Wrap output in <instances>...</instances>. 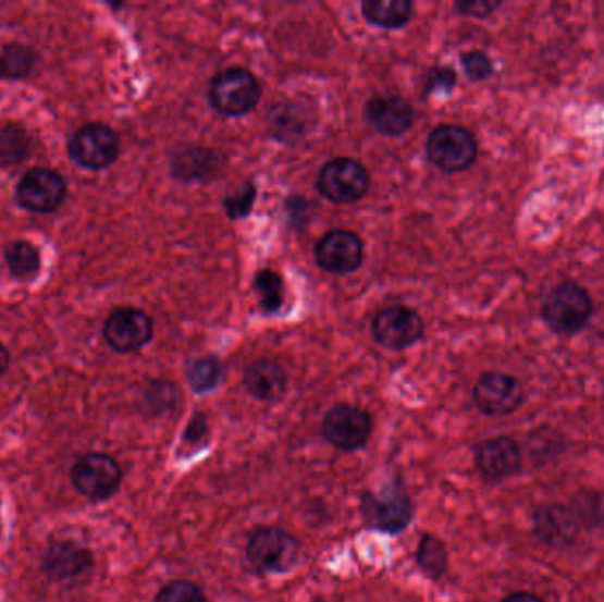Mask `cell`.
Instances as JSON below:
<instances>
[{
	"label": "cell",
	"mask_w": 604,
	"mask_h": 602,
	"mask_svg": "<svg viewBox=\"0 0 604 602\" xmlns=\"http://www.w3.org/2000/svg\"><path fill=\"white\" fill-rule=\"evenodd\" d=\"M225 374V368L215 357H201L192 363L188 368V382L193 391L209 393L220 385Z\"/></svg>",
	"instance_id": "484cf974"
},
{
	"label": "cell",
	"mask_w": 604,
	"mask_h": 602,
	"mask_svg": "<svg viewBox=\"0 0 604 602\" xmlns=\"http://www.w3.org/2000/svg\"><path fill=\"white\" fill-rule=\"evenodd\" d=\"M417 564L430 578L439 579L444 576L447 570V551H445L444 542L430 533L422 536L419 548H417Z\"/></svg>",
	"instance_id": "603a6c76"
},
{
	"label": "cell",
	"mask_w": 604,
	"mask_h": 602,
	"mask_svg": "<svg viewBox=\"0 0 604 602\" xmlns=\"http://www.w3.org/2000/svg\"><path fill=\"white\" fill-rule=\"evenodd\" d=\"M66 192V183L59 173L48 169H34L20 181L16 198L20 206L33 212H52L64 201Z\"/></svg>",
	"instance_id": "4fadbf2b"
},
{
	"label": "cell",
	"mask_w": 604,
	"mask_h": 602,
	"mask_svg": "<svg viewBox=\"0 0 604 602\" xmlns=\"http://www.w3.org/2000/svg\"><path fill=\"white\" fill-rule=\"evenodd\" d=\"M104 340L113 351L136 352L152 337L155 325L149 315L136 308L115 309L104 323Z\"/></svg>",
	"instance_id": "5bb4252c"
},
{
	"label": "cell",
	"mask_w": 604,
	"mask_h": 602,
	"mask_svg": "<svg viewBox=\"0 0 604 602\" xmlns=\"http://www.w3.org/2000/svg\"><path fill=\"white\" fill-rule=\"evenodd\" d=\"M365 246L359 235L348 230H333L315 246V258L323 271L348 274L361 267Z\"/></svg>",
	"instance_id": "7c38bea8"
},
{
	"label": "cell",
	"mask_w": 604,
	"mask_h": 602,
	"mask_svg": "<svg viewBox=\"0 0 604 602\" xmlns=\"http://www.w3.org/2000/svg\"><path fill=\"white\" fill-rule=\"evenodd\" d=\"M461 66H464L465 75L469 76L472 82H483L495 73L493 62L490 57L479 50L467 52L461 56Z\"/></svg>",
	"instance_id": "f1b7e54d"
},
{
	"label": "cell",
	"mask_w": 604,
	"mask_h": 602,
	"mask_svg": "<svg viewBox=\"0 0 604 602\" xmlns=\"http://www.w3.org/2000/svg\"><path fill=\"white\" fill-rule=\"evenodd\" d=\"M255 201V187L244 186L243 192L234 197L226 198V210H229L230 218H241L246 216L254 206Z\"/></svg>",
	"instance_id": "f546056e"
},
{
	"label": "cell",
	"mask_w": 604,
	"mask_h": 602,
	"mask_svg": "<svg viewBox=\"0 0 604 602\" xmlns=\"http://www.w3.org/2000/svg\"><path fill=\"white\" fill-rule=\"evenodd\" d=\"M362 14L370 24L384 28H399L412 20L414 5L408 0H366Z\"/></svg>",
	"instance_id": "ffe728a7"
},
{
	"label": "cell",
	"mask_w": 604,
	"mask_h": 602,
	"mask_svg": "<svg viewBox=\"0 0 604 602\" xmlns=\"http://www.w3.org/2000/svg\"><path fill=\"white\" fill-rule=\"evenodd\" d=\"M255 290H257L260 306L266 311H278L282 308L283 297H285V286H283L282 275L278 272L266 269L260 271L255 278Z\"/></svg>",
	"instance_id": "4316f807"
},
{
	"label": "cell",
	"mask_w": 604,
	"mask_h": 602,
	"mask_svg": "<svg viewBox=\"0 0 604 602\" xmlns=\"http://www.w3.org/2000/svg\"><path fill=\"white\" fill-rule=\"evenodd\" d=\"M271 133L280 140H296L308 130V112L300 103H282L269 113Z\"/></svg>",
	"instance_id": "44dd1931"
},
{
	"label": "cell",
	"mask_w": 604,
	"mask_h": 602,
	"mask_svg": "<svg viewBox=\"0 0 604 602\" xmlns=\"http://www.w3.org/2000/svg\"><path fill=\"white\" fill-rule=\"evenodd\" d=\"M535 532L552 546H567L578 536V516L564 505H546L535 513Z\"/></svg>",
	"instance_id": "ac0fdd59"
},
{
	"label": "cell",
	"mask_w": 604,
	"mask_h": 602,
	"mask_svg": "<svg viewBox=\"0 0 604 602\" xmlns=\"http://www.w3.org/2000/svg\"><path fill=\"white\" fill-rule=\"evenodd\" d=\"M502 602H544V601L543 599L538 598V595H534V593L516 592V593H510V595H507V598L504 599V601Z\"/></svg>",
	"instance_id": "836d02e7"
},
{
	"label": "cell",
	"mask_w": 604,
	"mask_h": 602,
	"mask_svg": "<svg viewBox=\"0 0 604 602\" xmlns=\"http://www.w3.org/2000/svg\"><path fill=\"white\" fill-rule=\"evenodd\" d=\"M362 514L371 527L396 533L412 521L414 507L403 486H387L382 493L362 495Z\"/></svg>",
	"instance_id": "8992f818"
},
{
	"label": "cell",
	"mask_w": 604,
	"mask_h": 602,
	"mask_svg": "<svg viewBox=\"0 0 604 602\" xmlns=\"http://www.w3.org/2000/svg\"><path fill=\"white\" fill-rule=\"evenodd\" d=\"M70 155L85 169H104L118 159V133L104 124H87L70 142Z\"/></svg>",
	"instance_id": "30bf717a"
},
{
	"label": "cell",
	"mask_w": 604,
	"mask_h": 602,
	"mask_svg": "<svg viewBox=\"0 0 604 602\" xmlns=\"http://www.w3.org/2000/svg\"><path fill=\"white\" fill-rule=\"evenodd\" d=\"M93 569V555L75 542H57L45 556L47 575L59 583H75Z\"/></svg>",
	"instance_id": "e0dca14e"
},
{
	"label": "cell",
	"mask_w": 604,
	"mask_h": 602,
	"mask_svg": "<svg viewBox=\"0 0 604 602\" xmlns=\"http://www.w3.org/2000/svg\"><path fill=\"white\" fill-rule=\"evenodd\" d=\"M262 87L254 73L244 67H229L214 76L211 101L225 115H243L257 107Z\"/></svg>",
	"instance_id": "3957f363"
},
{
	"label": "cell",
	"mask_w": 604,
	"mask_h": 602,
	"mask_svg": "<svg viewBox=\"0 0 604 602\" xmlns=\"http://www.w3.org/2000/svg\"><path fill=\"white\" fill-rule=\"evenodd\" d=\"M371 332L377 343L390 351H403L421 340L424 332L422 318L414 309L405 306H390L382 309L373 320Z\"/></svg>",
	"instance_id": "8fae6325"
},
{
	"label": "cell",
	"mask_w": 604,
	"mask_h": 602,
	"mask_svg": "<svg viewBox=\"0 0 604 602\" xmlns=\"http://www.w3.org/2000/svg\"><path fill=\"white\" fill-rule=\"evenodd\" d=\"M244 385L260 402H276L286 391L285 369L274 360H257L246 369Z\"/></svg>",
	"instance_id": "d6986e66"
},
{
	"label": "cell",
	"mask_w": 604,
	"mask_h": 602,
	"mask_svg": "<svg viewBox=\"0 0 604 602\" xmlns=\"http://www.w3.org/2000/svg\"><path fill=\"white\" fill-rule=\"evenodd\" d=\"M592 314L594 303L591 294L575 281H564L550 290L541 308L544 323L560 336H572L583 331L591 322Z\"/></svg>",
	"instance_id": "6da1fadb"
},
{
	"label": "cell",
	"mask_w": 604,
	"mask_h": 602,
	"mask_svg": "<svg viewBox=\"0 0 604 602\" xmlns=\"http://www.w3.org/2000/svg\"><path fill=\"white\" fill-rule=\"evenodd\" d=\"M204 434H207L206 417L197 416L193 419L192 425L188 426V431L184 434V442L195 444V442H200L204 439Z\"/></svg>",
	"instance_id": "d6a6232c"
},
{
	"label": "cell",
	"mask_w": 604,
	"mask_h": 602,
	"mask_svg": "<svg viewBox=\"0 0 604 602\" xmlns=\"http://www.w3.org/2000/svg\"><path fill=\"white\" fill-rule=\"evenodd\" d=\"M156 602H206V598L197 585L186 579H178L164 585Z\"/></svg>",
	"instance_id": "83f0119b"
},
{
	"label": "cell",
	"mask_w": 604,
	"mask_h": 602,
	"mask_svg": "<svg viewBox=\"0 0 604 602\" xmlns=\"http://www.w3.org/2000/svg\"><path fill=\"white\" fill-rule=\"evenodd\" d=\"M456 84V75L455 71L453 70H436L435 75H433V79H431L430 90L435 89H453V85Z\"/></svg>",
	"instance_id": "1f68e13d"
},
{
	"label": "cell",
	"mask_w": 604,
	"mask_h": 602,
	"mask_svg": "<svg viewBox=\"0 0 604 602\" xmlns=\"http://www.w3.org/2000/svg\"><path fill=\"white\" fill-rule=\"evenodd\" d=\"M427 152L442 172H464L478 158V142L467 127L442 124L431 132Z\"/></svg>",
	"instance_id": "7a4b0ae2"
},
{
	"label": "cell",
	"mask_w": 604,
	"mask_h": 602,
	"mask_svg": "<svg viewBox=\"0 0 604 602\" xmlns=\"http://www.w3.org/2000/svg\"><path fill=\"white\" fill-rule=\"evenodd\" d=\"M36 62H38V56L33 48L20 42H11L0 52V78H25L30 75Z\"/></svg>",
	"instance_id": "7402d4cb"
},
{
	"label": "cell",
	"mask_w": 604,
	"mask_h": 602,
	"mask_svg": "<svg viewBox=\"0 0 604 602\" xmlns=\"http://www.w3.org/2000/svg\"><path fill=\"white\" fill-rule=\"evenodd\" d=\"M498 8H501V2H488V0H473V2H458V4H456V10H458L459 13L473 16V19H488V16L495 13Z\"/></svg>",
	"instance_id": "4dcf8cb0"
},
{
	"label": "cell",
	"mask_w": 604,
	"mask_h": 602,
	"mask_svg": "<svg viewBox=\"0 0 604 602\" xmlns=\"http://www.w3.org/2000/svg\"><path fill=\"white\" fill-rule=\"evenodd\" d=\"M8 366H10V352L5 351V346L0 343V377L5 373Z\"/></svg>",
	"instance_id": "e575fe53"
},
{
	"label": "cell",
	"mask_w": 604,
	"mask_h": 602,
	"mask_svg": "<svg viewBox=\"0 0 604 602\" xmlns=\"http://www.w3.org/2000/svg\"><path fill=\"white\" fill-rule=\"evenodd\" d=\"M71 481L87 499L107 500L118 491L122 470L119 463L108 454H87L75 463L71 470Z\"/></svg>",
	"instance_id": "52a82bcc"
},
{
	"label": "cell",
	"mask_w": 604,
	"mask_h": 602,
	"mask_svg": "<svg viewBox=\"0 0 604 602\" xmlns=\"http://www.w3.org/2000/svg\"><path fill=\"white\" fill-rule=\"evenodd\" d=\"M30 136L19 126H5L0 130V164L10 167L19 164L30 155Z\"/></svg>",
	"instance_id": "d4e9b609"
},
{
	"label": "cell",
	"mask_w": 604,
	"mask_h": 602,
	"mask_svg": "<svg viewBox=\"0 0 604 602\" xmlns=\"http://www.w3.org/2000/svg\"><path fill=\"white\" fill-rule=\"evenodd\" d=\"M365 113L366 121L382 135H405L414 124L412 107L398 96H377L370 99Z\"/></svg>",
	"instance_id": "2e32d148"
},
{
	"label": "cell",
	"mask_w": 604,
	"mask_h": 602,
	"mask_svg": "<svg viewBox=\"0 0 604 602\" xmlns=\"http://www.w3.org/2000/svg\"><path fill=\"white\" fill-rule=\"evenodd\" d=\"M299 541L280 528H263L251 537L248 558L262 573H285L299 561Z\"/></svg>",
	"instance_id": "277c9868"
},
{
	"label": "cell",
	"mask_w": 604,
	"mask_h": 602,
	"mask_svg": "<svg viewBox=\"0 0 604 602\" xmlns=\"http://www.w3.org/2000/svg\"><path fill=\"white\" fill-rule=\"evenodd\" d=\"M523 388L510 374L484 373L473 388V402L479 410L492 417L509 416L523 403Z\"/></svg>",
	"instance_id": "9c48e42d"
},
{
	"label": "cell",
	"mask_w": 604,
	"mask_h": 602,
	"mask_svg": "<svg viewBox=\"0 0 604 602\" xmlns=\"http://www.w3.org/2000/svg\"><path fill=\"white\" fill-rule=\"evenodd\" d=\"M476 465L488 481L515 476L521 467L520 445L507 437L486 440L476 451Z\"/></svg>",
	"instance_id": "9a60e30c"
},
{
	"label": "cell",
	"mask_w": 604,
	"mask_h": 602,
	"mask_svg": "<svg viewBox=\"0 0 604 602\" xmlns=\"http://www.w3.org/2000/svg\"><path fill=\"white\" fill-rule=\"evenodd\" d=\"M319 189L328 200L354 204L370 189V173L356 159H331L320 172Z\"/></svg>",
	"instance_id": "5b68a950"
},
{
	"label": "cell",
	"mask_w": 604,
	"mask_h": 602,
	"mask_svg": "<svg viewBox=\"0 0 604 602\" xmlns=\"http://www.w3.org/2000/svg\"><path fill=\"white\" fill-rule=\"evenodd\" d=\"M5 262L10 267L11 274L20 280H30L33 275L38 274L41 258H39L38 249L27 241H19L11 244L5 251Z\"/></svg>",
	"instance_id": "cb8c5ba5"
},
{
	"label": "cell",
	"mask_w": 604,
	"mask_h": 602,
	"mask_svg": "<svg viewBox=\"0 0 604 602\" xmlns=\"http://www.w3.org/2000/svg\"><path fill=\"white\" fill-rule=\"evenodd\" d=\"M371 417L368 411L352 405H337L325 414L322 433L329 444L343 451H356L368 442L371 434Z\"/></svg>",
	"instance_id": "ba28073f"
}]
</instances>
